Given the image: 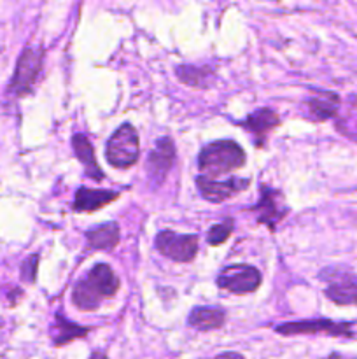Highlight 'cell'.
<instances>
[{
  "mask_svg": "<svg viewBox=\"0 0 357 359\" xmlns=\"http://www.w3.org/2000/svg\"><path fill=\"white\" fill-rule=\"evenodd\" d=\"M42 62H44V49L41 46L24 48L20 58H18L16 70H14V76L10 79V93L18 95V97L30 93L38 74H41Z\"/></svg>",
  "mask_w": 357,
  "mask_h": 359,
  "instance_id": "277c9868",
  "label": "cell"
},
{
  "mask_svg": "<svg viewBox=\"0 0 357 359\" xmlns=\"http://www.w3.org/2000/svg\"><path fill=\"white\" fill-rule=\"evenodd\" d=\"M233 228H234L233 219L226 217V219H224L223 223L214 224V226L210 228L209 233H206V241H209L210 245H220V244H223V242H226L227 238H230V235H231V231H233Z\"/></svg>",
  "mask_w": 357,
  "mask_h": 359,
  "instance_id": "ffe728a7",
  "label": "cell"
},
{
  "mask_svg": "<svg viewBox=\"0 0 357 359\" xmlns=\"http://www.w3.org/2000/svg\"><path fill=\"white\" fill-rule=\"evenodd\" d=\"M248 184H251V179L245 177H231L227 181H216V179L206 177L203 174L196 177V188H198L200 195L212 203H220L231 196L238 195L244 189H247Z\"/></svg>",
  "mask_w": 357,
  "mask_h": 359,
  "instance_id": "8fae6325",
  "label": "cell"
},
{
  "mask_svg": "<svg viewBox=\"0 0 357 359\" xmlns=\"http://www.w3.org/2000/svg\"><path fill=\"white\" fill-rule=\"evenodd\" d=\"M329 359H342L338 356V354H332V356H329Z\"/></svg>",
  "mask_w": 357,
  "mask_h": 359,
  "instance_id": "cb8c5ba5",
  "label": "cell"
},
{
  "mask_svg": "<svg viewBox=\"0 0 357 359\" xmlns=\"http://www.w3.org/2000/svg\"><path fill=\"white\" fill-rule=\"evenodd\" d=\"M88 333H90V328H83V326L69 321L66 318H63L62 312L55 316V325L51 326V339L56 347L65 346L76 339H83Z\"/></svg>",
  "mask_w": 357,
  "mask_h": 359,
  "instance_id": "ac0fdd59",
  "label": "cell"
},
{
  "mask_svg": "<svg viewBox=\"0 0 357 359\" xmlns=\"http://www.w3.org/2000/svg\"><path fill=\"white\" fill-rule=\"evenodd\" d=\"M258 214V223L266 224L270 230H275L276 224L289 214V207L286 205L284 195L275 188H270L268 184H262L259 189V200L252 207Z\"/></svg>",
  "mask_w": 357,
  "mask_h": 359,
  "instance_id": "ba28073f",
  "label": "cell"
},
{
  "mask_svg": "<svg viewBox=\"0 0 357 359\" xmlns=\"http://www.w3.org/2000/svg\"><path fill=\"white\" fill-rule=\"evenodd\" d=\"M90 359H108V358L105 356L104 353H93V354H91Z\"/></svg>",
  "mask_w": 357,
  "mask_h": 359,
  "instance_id": "603a6c76",
  "label": "cell"
},
{
  "mask_svg": "<svg viewBox=\"0 0 357 359\" xmlns=\"http://www.w3.org/2000/svg\"><path fill=\"white\" fill-rule=\"evenodd\" d=\"M328 283L326 297L336 305H357V276L343 266H329L318 273Z\"/></svg>",
  "mask_w": 357,
  "mask_h": 359,
  "instance_id": "5b68a950",
  "label": "cell"
},
{
  "mask_svg": "<svg viewBox=\"0 0 357 359\" xmlns=\"http://www.w3.org/2000/svg\"><path fill=\"white\" fill-rule=\"evenodd\" d=\"M37 266H38V255H31L30 258H27L21 266V277L27 283H34L35 276H37Z\"/></svg>",
  "mask_w": 357,
  "mask_h": 359,
  "instance_id": "44dd1931",
  "label": "cell"
},
{
  "mask_svg": "<svg viewBox=\"0 0 357 359\" xmlns=\"http://www.w3.org/2000/svg\"><path fill=\"white\" fill-rule=\"evenodd\" d=\"M308 114L315 121H326L336 116L340 107V97L332 91H318L307 102Z\"/></svg>",
  "mask_w": 357,
  "mask_h": 359,
  "instance_id": "2e32d148",
  "label": "cell"
},
{
  "mask_svg": "<svg viewBox=\"0 0 357 359\" xmlns=\"http://www.w3.org/2000/svg\"><path fill=\"white\" fill-rule=\"evenodd\" d=\"M245 160V151L234 140H216L200 151L198 168L206 177H217L241 168Z\"/></svg>",
  "mask_w": 357,
  "mask_h": 359,
  "instance_id": "7a4b0ae2",
  "label": "cell"
},
{
  "mask_svg": "<svg viewBox=\"0 0 357 359\" xmlns=\"http://www.w3.org/2000/svg\"><path fill=\"white\" fill-rule=\"evenodd\" d=\"M212 359H245V358L241 356V354L230 351V353H223V354H219V356H216V358H212Z\"/></svg>",
  "mask_w": 357,
  "mask_h": 359,
  "instance_id": "7402d4cb",
  "label": "cell"
},
{
  "mask_svg": "<svg viewBox=\"0 0 357 359\" xmlns=\"http://www.w3.org/2000/svg\"><path fill=\"white\" fill-rule=\"evenodd\" d=\"M175 161V144L170 137H160L146 161V172L153 188H158L167 179Z\"/></svg>",
  "mask_w": 357,
  "mask_h": 359,
  "instance_id": "9c48e42d",
  "label": "cell"
},
{
  "mask_svg": "<svg viewBox=\"0 0 357 359\" xmlns=\"http://www.w3.org/2000/svg\"><path fill=\"white\" fill-rule=\"evenodd\" d=\"M119 290V279L114 270L105 263H98L88 272L84 279L74 286L72 302L79 311H97L100 304L112 298Z\"/></svg>",
  "mask_w": 357,
  "mask_h": 359,
  "instance_id": "6da1fadb",
  "label": "cell"
},
{
  "mask_svg": "<svg viewBox=\"0 0 357 359\" xmlns=\"http://www.w3.org/2000/svg\"><path fill=\"white\" fill-rule=\"evenodd\" d=\"M226 312L219 307H195L188 316V325L198 332H210L224 326Z\"/></svg>",
  "mask_w": 357,
  "mask_h": 359,
  "instance_id": "9a60e30c",
  "label": "cell"
},
{
  "mask_svg": "<svg viewBox=\"0 0 357 359\" xmlns=\"http://www.w3.org/2000/svg\"><path fill=\"white\" fill-rule=\"evenodd\" d=\"M175 74L181 79V83L188 84V86L196 88V90H205L214 84V72L205 67H191V65H181L175 69Z\"/></svg>",
  "mask_w": 357,
  "mask_h": 359,
  "instance_id": "d6986e66",
  "label": "cell"
},
{
  "mask_svg": "<svg viewBox=\"0 0 357 359\" xmlns=\"http://www.w3.org/2000/svg\"><path fill=\"white\" fill-rule=\"evenodd\" d=\"M240 126H244L252 137H254V142L255 146H265V140L266 135L272 132L273 128L280 125V118L275 111L268 107H262L254 111L252 114H248L244 121L238 123Z\"/></svg>",
  "mask_w": 357,
  "mask_h": 359,
  "instance_id": "7c38bea8",
  "label": "cell"
},
{
  "mask_svg": "<svg viewBox=\"0 0 357 359\" xmlns=\"http://www.w3.org/2000/svg\"><path fill=\"white\" fill-rule=\"evenodd\" d=\"M72 147L76 158L84 165V174L93 181H102L104 179V172H102L100 165H98L97 156H94V149L91 142L88 140L86 135L83 133H76L72 137Z\"/></svg>",
  "mask_w": 357,
  "mask_h": 359,
  "instance_id": "5bb4252c",
  "label": "cell"
},
{
  "mask_svg": "<svg viewBox=\"0 0 357 359\" xmlns=\"http://www.w3.org/2000/svg\"><path fill=\"white\" fill-rule=\"evenodd\" d=\"M118 198L119 193L112 191V189L79 188L76 193V198H74V210L76 212H93V210L102 209V207L108 205Z\"/></svg>",
  "mask_w": 357,
  "mask_h": 359,
  "instance_id": "4fadbf2b",
  "label": "cell"
},
{
  "mask_svg": "<svg viewBox=\"0 0 357 359\" xmlns=\"http://www.w3.org/2000/svg\"><path fill=\"white\" fill-rule=\"evenodd\" d=\"M119 226L118 223H104L90 228L86 231V241L91 249L97 251H111L119 244Z\"/></svg>",
  "mask_w": 357,
  "mask_h": 359,
  "instance_id": "e0dca14e",
  "label": "cell"
},
{
  "mask_svg": "<svg viewBox=\"0 0 357 359\" xmlns=\"http://www.w3.org/2000/svg\"><path fill=\"white\" fill-rule=\"evenodd\" d=\"M275 332L284 337L315 335V333H326V335H335V337L352 335L349 323H335V321H329V319H310V321L284 323V325L275 326Z\"/></svg>",
  "mask_w": 357,
  "mask_h": 359,
  "instance_id": "30bf717a",
  "label": "cell"
},
{
  "mask_svg": "<svg viewBox=\"0 0 357 359\" xmlns=\"http://www.w3.org/2000/svg\"><path fill=\"white\" fill-rule=\"evenodd\" d=\"M198 235L175 233L172 230H163L154 238L158 252L164 258L177 263H189L198 255Z\"/></svg>",
  "mask_w": 357,
  "mask_h": 359,
  "instance_id": "8992f818",
  "label": "cell"
},
{
  "mask_svg": "<svg viewBox=\"0 0 357 359\" xmlns=\"http://www.w3.org/2000/svg\"><path fill=\"white\" fill-rule=\"evenodd\" d=\"M262 283L261 272L251 265H230L217 276V286L234 294L254 293Z\"/></svg>",
  "mask_w": 357,
  "mask_h": 359,
  "instance_id": "52a82bcc",
  "label": "cell"
},
{
  "mask_svg": "<svg viewBox=\"0 0 357 359\" xmlns=\"http://www.w3.org/2000/svg\"><path fill=\"white\" fill-rule=\"evenodd\" d=\"M140 154L139 133L130 123L119 126L105 146V158L114 168H130L136 163Z\"/></svg>",
  "mask_w": 357,
  "mask_h": 359,
  "instance_id": "3957f363",
  "label": "cell"
}]
</instances>
